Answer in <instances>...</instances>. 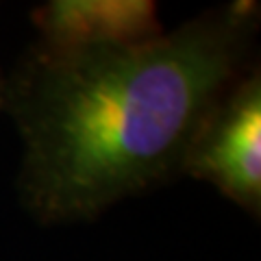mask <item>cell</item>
Returning a JSON list of instances; mask_svg holds the SVG:
<instances>
[{"label": "cell", "instance_id": "6da1fadb", "mask_svg": "<svg viewBox=\"0 0 261 261\" xmlns=\"http://www.w3.org/2000/svg\"><path fill=\"white\" fill-rule=\"evenodd\" d=\"M257 5L211 9L124 46L37 42L9 83L20 187L42 222H74L183 172L192 140L248 74Z\"/></svg>", "mask_w": 261, "mask_h": 261}, {"label": "cell", "instance_id": "7a4b0ae2", "mask_svg": "<svg viewBox=\"0 0 261 261\" xmlns=\"http://www.w3.org/2000/svg\"><path fill=\"white\" fill-rule=\"evenodd\" d=\"M183 172L218 187L259 216L261 207V79L244 74L202 122L187 148Z\"/></svg>", "mask_w": 261, "mask_h": 261}, {"label": "cell", "instance_id": "3957f363", "mask_svg": "<svg viewBox=\"0 0 261 261\" xmlns=\"http://www.w3.org/2000/svg\"><path fill=\"white\" fill-rule=\"evenodd\" d=\"M33 22L48 46H124L166 33L148 0H53Z\"/></svg>", "mask_w": 261, "mask_h": 261}, {"label": "cell", "instance_id": "277c9868", "mask_svg": "<svg viewBox=\"0 0 261 261\" xmlns=\"http://www.w3.org/2000/svg\"><path fill=\"white\" fill-rule=\"evenodd\" d=\"M0 107H3V81H0Z\"/></svg>", "mask_w": 261, "mask_h": 261}]
</instances>
